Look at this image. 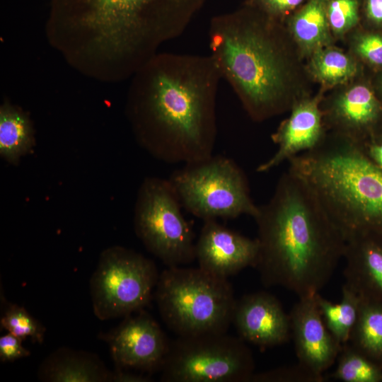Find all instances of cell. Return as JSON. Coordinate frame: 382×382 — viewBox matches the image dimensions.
Listing matches in <instances>:
<instances>
[{"instance_id":"obj_1","label":"cell","mask_w":382,"mask_h":382,"mask_svg":"<svg viewBox=\"0 0 382 382\" xmlns=\"http://www.w3.org/2000/svg\"><path fill=\"white\" fill-rule=\"evenodd\" d=\"M254 219L259 243L254 267L262 284L299 298L319 293L343 257L346 240L310 185L288 169Z\"/></svg>"},{"instance_id":"obj_2","label":"cell","mask_w":382,"mask_h":382,"mask_svg":"<svg viewBox=\"0 0 382 382\" xmlns=\"http://www.w3.org/2000/svg\"><path fill=\"white\" fill-rule=\"evenodd\" d=\"M136 107L146 148L168 163L213 155L216 97L221 78L210 55L167 53L150 64Z\"/></svg>"},{"instance_id":"obj_3","label":"cell","mask_w":382,"mask_h":382,"mask_svg":"<svg viewBox=\"0 0 382 382\" xmlns=\"http://www.w3.org/2000/svg\"><path fill=\"white\" fill-rule=\"evenodd\" d=\"M279 28L251 4L214 16L210 56L249 116L262 121L290 106V70Z\"/></svg>"},{"instance_id":"obj_4","label":"cell","mask_w":382,"mask_h":382,"mask_svg":"<svg viewBox=\"0 0 382 382\" xmlns=\"http://www.w3.org/2000/svg\"><path fill=\"white\" fill-rule=\"evenodd\" d=\"M313 189L345 240L382 239V170L361 145L335 134L288 161Z\"/></svg>"},{"instance_id":"obj_5","label":"cell","mask_w":382,"mask_h":382,"mask_svg":"<svg viewBox=\"0 0 382 382\" xmlns=\"http://www.w3.org/2000/svg\"><path fill=\"white\" fill-rule=\"evenodd\" d=\"M154 296L162 320L178 336L226 332L237 301L227 279L199 267H168Z\"/></svg>"},{"instance_id":"obj_6","label":"cell","mask_w":382,"mask_h":382,"mask_svg":"<svg viewBox=\"0 0 382 382\" xmlns=\"http://www.w3.org/2000/svg\"><path fill=\"white\" fill-rule=\"evenodd\" d=\"M182 207L203 219L255 217L259 210L253 200L243 170L231 158L212 155L185 166L168 179Z\"/></svg>"},{"instance_id":"obj_7","label":"cell","mask_w":382,"mask_h":382,"mask_svg":"<svg viewBox=\"0 0 382 382\" xmlns=\"http://www.w3.org/2000/svg\"><path fill=\"white\" fill-rule=\"evenodd\" d=\"M254 369L245 341L225 332L178 336L160 371L166 382H249Z\"/></svg>"},{"instance_id":"obj_8","label":"cell","mask_w":382,"mask_h":382,"mask_svg":"<svg viewBox=\"0 0 382 382\" xmlns=\"http://www.w3.org/2000/svg\"><path fill=\"white\" fill-rule=\"evenodd\" d=\"M182 207L168 180H144L135 209L136 233L147 250L168 267L183 266L195 260L194 231Z\"/></svg>"},{"instance_id":"obj_9","label":"cell","mask_w":382,"mask_h":382,"mask_svg":"<svg viewBox=\"0 0 382 382\" xmlns=\"http://www.w3.org/2000/svg\"><path fill=\"white\" fill-rule=\"evenodd\" d=\"M158 277L154 263L141 254L122 247L105 250L90 282L94 314L105 320L143 310Z\"/></svg>"},{"instance_id":"obj_10","label":"cell","mask_w":382,"mask_h":382,"mask_svg":"<svg viewBox=\"0 0 382 382\" xmlns=\"http://www.w3.org/2000/svg\"><path fill=\"white\" fill-rule=\"evenodd\" d=\"M198 0H88L83 22L97 44L119 55L149 29L177 20Z\"/></svg>"},{"instance_id":"obj_11","label":"cell","mask_w":382,"mask_h":382,"mask_svg":"<svg viewBox=\"0 0 382 382\" xmlns=\"http://www.w3.org/2000/svg\"><path fill=\"white\" fill-rule=\"evenodd\" d=\"M131 315L105 338L116 369L161 371L170 342L149 313L141 310L139 314Z\"/></svg>"},{"instance_id":"obj_12","label":"cell","mask_w":382,"mask_h":382,"mask_svg":"<svg viewBox=\"0 0 382 382\" xmlns=\"http://www.w3.org/2000/svg\"><path fill=\"white\" fill-rule=\"evenodd\" d=\"M316 294L299 298L289 315L298 363L323 376L337 360L342 345L327 328Z\"/></svg>"},{"instance_id":"obj_13","label":"cell","mask_w":382,"mask_h":382,"mask_svg":"<svg viewBox=\"0 0 382 382\" xmlns=\"http://www.w3.org/2000/svg\"><path fill=\"white\" fill-rule=\"evenodd\" d=\"M258 252L257 238L251 239L233 231L216 219L204 221L195 243L198 267L226 279L247 267H254Z\"/></svg>"},{"instance_id":"obj_14","label":"cell","mask_w":382,"mask_h":382,"mask_svg":"<svg viewBox=\"0 0 382 382\" xmlns=\"http://www.w3.org/2000/svg\"><path fill=\"white\" fill-rule=\"evenodd\" d=\"M232 323L240 338L261 347L284 344L291 335L289 315L275 296L265 291L237 300Z\"/></svg>"},{"instance_id":"obj_15","label":"cell","mask_w":382,"mask_h":382,"mask_svg":"<svg viewBox=\"0 0 382 382\" xmlns=\"http://www.w3.org/2000/svg\"><path fill=\"white\" fill-rule=\"evenodd\" d=\"M318 100L303 99L293 104L289 117L272 134L277 151L256 170L266 173L301 153L313 149L325 138Z\"/></svg>"},{"instance_id":"obj_16","label":"cell","mask_w":382,"mask_h":382,"mask_svg":"<svg viewBox=\"0 0 382 382\" xmlns=\"http://www.w3.org/2000/svg\"><path fill=\"white\" fill-rule=\"evenodd\" d=\"M345 282L361 300L382 306V239L356 236L346 241Z\"/></svg>"},{"instance_id":"obj_17","label":"cell","mask_w":382,"mask_h":382,"mask_svg":"<svg viewBox=\"0 0 382 382\" xmlns=\"http://www.w3.org/2000/svg\"><path fill=\"white\" fill-rule=\"evenodd\" d=\"M382 107L374 92L366 86L355 85L331 102L327 117L335 134L359 144L366 133L380 119Z\"/></svg>"},{"instance_id":"obj_18","label":"cell","mask_w":382,"mask_h":382,"mask_svg":"<svg viewBox=\"0 0 382 382\" xmlns=\"http://www.w3.org/2000/svg\"><path fill=\"white\" fill-rule=\"evenodd\" d=\"M37 374L41 381L52 382L112 381L113 375L97 356L68 348H60L49 355Z\"/></svg>"},{"instance_id":"obj_19","label":"cell","mask_w":382,"mask_h":382,"mask_svg":"<svg viewBox=\"0 0 382 382\" xmlns=\"http://www.w3.org/2000/svg\"><path fill=\"white\" fill-rule=\"evenodd\" d=\"M328 3V0H308L290 21V30L305 51L313 53L331 42Z\"/></svg>"},{"instance_id":"obj_20","label":"cell","mask_w":382,"mask_h":382,"mask_svg":"<svg viewBox=\"0 0 382 382\" xmlns=\"http://www.w3.org/2000/svg\"><path fill=\"white\" fill-rule=\"evenodd\" d=\"M316 298L328 330L342 345L348 343L357 320L360 297L354 290L344 284L340 303H332L319 293L316 294Z\"/></svg>"},{"instance_id":"obj_21","label":"cell","mask_w":382,"mask_h":382,"mask_svg":"<svg viewBox=\"0 0 382 382\" xmlns=\"http://www.w3.org/2000/svg\"><path fill=\"white\" fill-rule=\"evenodd\" d=\"M382 367V306L361 299L357 320L349 342Z\"/></svg>"},{"instance_id":"obj_22","label":"cell","mask_w":382,"mask_h":382,"mask_svg":"<svg viewBox=\"0 0 382 382\" xmlns=\"http://www.w3.org/2000/svg\"><path fill=\"white\" fill-rule=\"evenodd\" d=\"M33 144L32 130L26 117L5 105L0 111V153L10 163H16Z\"/></svg>"},{"instance_id":"obj_23","label":"cell","mask_w":382,"mask_h":382,"mask_svg":"<svg viewBox=\"0 0 382 382\" xmlns=\"http://www.w3.org/2000/svg\"><path fill=\"white\" fill-rule=\"evenodd\" d=\"M312 54L311 72L325 85L343 83L352 79L357 71L354 60L337 49L325 47Z\"/></svg>"},{"instance_id":"obj_24","label":"cell","mask_w":382,"mask_h":382,"mask_svg":"<svg viewBox=\"0 0 382 382\" xmlns=\"http://www.w3.org/2000/svg\"><path fill=\"white\" fill-rule=\"evenodd\" d=\"M337 360L332 374L334 379L344 382H382V367L349 343L342 345Z\"/></svg>"},{"instance_id":"obj_25","label":"cell","mask_w":382,"mask_h":382,"mask_svg":"<svg viewBox=\"0 0 382 382\" xmlns=\"http://www.w3.org/2000/svg\"><path fill=\"white\" fill-rule=\"evenodd\" d=\"M0 324L22 340L30 338L38 343L43 342L45 328L22 306L11 304L1 316Z\"/></svg>"},{"instance_id":"obj_26","label":"cell","mask_w":382,"mask_h":382,"mask_svg":"<svg viewBox=\"0 0 382 382\" xmlns=\"http://www.w3.org/2000/svg\"><path fill=\"white\" fill-rule=\"evenodd\" d=\"M328 18L330 28L335 34L345 33L359 21L357 0H328Z\"/></svg>"},{"instance_id":"obj_27","label":"cell","mask_w":382,"mask_h":382,"mask_svg":"<svg viewBox=\"0 0 382 382\" xmlns=\"http://www.w3.org/2000/svg\"><path fill=\"white\" fill-rule=\"evenodd\" d=\"M323 376L314 374L299 363L275 368L251 377L252 382H322Z\"/></svg>"},{"instance_id":"obj_28","label":"cell","mask_w":382,"mask_h":382,"mask_svg":"<svg viewBox=\"0 0 382 382\" xmlns=\"http://www.w3.org/2000/svg\"><path fill=\"white\" fill-rule=\"evenodd\" d=\"M357 54L369 63L382 66V35L365 33L357 37L354 42Z\"/></svg>"},{"instance_id":"obj_29","label":"cell","mask_w":382,"mask_h":382,"mask_svg":"<svg viewBox=\"0 0 382 382\" xmlns=\"http://www.w3.org/2000/svg\"><path fill=\"white\" fill-rule=\"evenodd\" d=\"M22 340L8 332L0 337V359L11 362L28 357L30 352L22 345Z\"/></svg>"},{"instance_id":"obj_30","label":"cell","mask_w":382,"mask_h":382,"mask_svg":"<svg viewBox=\"0 0 382 382\" xmlns=\"http://www.w3.org/2000/svg\"><path fill=\"white\" fill-rule=\"evenodd\" d=\"M303 0H253L250 4L276 19L291 11Z\"/></svg>"},{"instance_id":"obj_31","label":"cell","mask_w":382,"mask_h":382,"mask_svg":"<svg viewBox=\"0 0 382 382\" xmlns=\"http://www.w3.org/2000/svg\"><path fill=\"white\" fill-rule=\"evenodd\" d=\"M369 158L382 170V138H371L360 144Z\"/></svg>"},{"instance_id":"obj_32","label":"cell","mask_w":382,"mask_h":382,"mask_svg":"<svg viewBox=\"0 0 382 382\" xmlns=\"http://www.w3.org/2000/svg\"><path fill=\"white\" fill-rule=\"evenodd\" d=\"M364 9L369 22L382 26V0H364Z\"/></svg>"},{"instance_id":"obj_33","label":"cell","mask_w":382,"mask_h":382,"mask_svg":"<svg viewBox=\"0 0 382 382\" xmlns=\"http://www.w3.org/2000/svg\"><path fill=\"white\" fill-rule=\"evenodd\" d=\"M149 378L141 374L128 372L127 370L116 369L113 372L112 381L116 382H146Z\"/></svg>"},{"instance_id":"obj_34","label":"cell","mask_w":382,"mask_h":382,"mask_svg":"<svg viewBox=\"0 0 382 382\" xmlns=\"http://www.w3.org/2000/svg\"><path fill=\"white\" fill-rule=\"evenodd\" d=\"M381 138H382V135H381Z\"/></svg>"}]
</instances>
